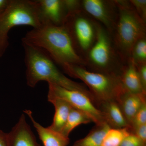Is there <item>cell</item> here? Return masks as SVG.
Wrapping results in <instances>:
<instances>
[{"instance_id": "6da1fadb", "label": "cell", "mask_w": 146, "mask_h": 146, "mask_svg": "<svg viewBox=\"0 0 146 146\" xmlns=\"http://www.w3.org/2000/svg\"><path fill=\"white\" fill-rule=\"evenodd\" d=\"M22 42L43 50L61 68L69 65L85 67L84 59L78 52L70 35L63 25L42 24L29 31Z\"/></svg>"}, {"instance_id": "7a4b0ae2", "label": "cell", "mask_w": 146, "mask_h": 146, "mask_svg": "<svg viewBox=\"0 0 146 146\" xmlns=\"http://www.w3.org/2000/svg\"><path fill=\"white\" fill-rule=\"evenodd\" d=\"M23 45L27 68V82L29 86L34 87L39 82L46 81L69 90L82 91L94 98L84 84L73 81L61 72L46 52L24 42Z\"/></svg>"}, {"instance_id": "3957f363", "label": "cell", "mask_w": 146, "mask_h": 146, "mask_svg": "<svg viewBox=\"0 0 146 146\" xmlns=\"http://www.w3.org/2000/svg\"><path fill=\"white\" fill-rule=\"evenodd\" d=\"M115 1L118 7V16L110 35L115 48L125 63L130 58L134 45L146 36V23L136 13L129 1Z\"/></svg>"}, {"instance_id": "277c9868", "label": "cell", "mask_w": 146, "mask_h": 146, "mask_svg": "<svg viewBox=\"0 0 146 146\" xmlns=\"http://www.w3.org/2000/svg\"><path fill=\"white\" fill-rule=\"evenodd\" d=\"M62 69L68 75L83 82L93 96L97 106L104 102H118L125 92L119 75L93 72L76 65H66Z\"/></svg>"}, {"instance_id": "5b68a950", "label": "cell", "mask_w": 146, "mask_h": 146, "mask_svg": "<svg viewBox=\"0 0 146 146\" xmlns=\"http://www.w3.org/2000/svg\"><path fill=\"white\" fill-rule=\"evenodd\" d=\"M84 61L85 68L89 70L119 75L125 64L115 48L111 35L99 23L96 41Z\"/></svg>"}, {"instance_id": "8992f818", "label": "cell", "mask_w": 146, "mask_h": 146, "mask_svg": "<svg viewBox=\"0 0 146 146\" xmlns=\"http://www.w3.org/2000/svg\"><path fill=\"white\" fill-rule=\"evenodd\" d=\"M41 25L35 1L11 0L5 10L0 15V57L8 48L11 29L21 25L35 29Z\"/></svg>"}, {"instance_id": "52a82bcc", "label": "cell", "mask_w": 146, "mask_h": 146, "mask_svg": "<svg viewBox=\"0 0 146 146\" xmlns=\"http://www.w3.org/2000/svg\"><path fill=\"white\" fill-rule=\"evenodd\" d=\"M99 23L82 9L68 13L63 26L78 52L84 58L96 39Z\"/></svg>"}, {"instance_id": "ba28073f", "label": "cell", "mask_w": 146, "mask_h": 146, "mask_svg": "<svg viewBox=\"0 0 146 146\" xmlns=\"http://www.w3.org/2000/svg\"><path fill=\"white\" fill-rule=\"evenodd\" d=\"M48 95L63 100L71 106L82 111L96 125L106 123L104 113L97 107L93 98L83 92L69 90L54 84L48 83Z\"/></svg>"}, {"instance_id": "9c48e42d", "label": "cell", "mask_w": 146, "mask_h": 146, "mask_svg": "<svg viewBox=\"0 0 146 146\" xmlns=\"http://www.w3.org/2000/svg\"><path fill=\"white\" fill-rule=\"evenodd\" d=\"M81 5L82 10L112 33L118 16L115 0H82Z\"/></svg>"}, {"instance_id": "30bf717a", "label": "cell", "mask_w": 146, "mask_h": 146, "mask_svg": "<svg viewBox=\"0 0 146 146\" xmlns=\"http://www.w3.org/2000/svg\"><path fill=\"white\" fill-rule=\"evenodd\" d=\"M36 8L41 24L63 25L68 13L63 0H36Z\"/></svg>"}, {"instance_id": "8fae6325", "label": "cell", "mask_w": 146, "mask_h": 146, "mask_svg": "<svg viewBox=\"0 0 146 146\" xmlns=\"http://www.w3.org/2000/svg\"><path fill=\"white\" fill-rule=\"evenodd\" d=\"M7 138L8 146H41L24 115H21L10 132L7 133Z\"/></svg>"}, {"instance_id": "7c38bea8", "label": "cell", "mask_w": 146, "mask_h": 146, "mask_svg": "<svg viewBox=\"0 0 146 146\" xmlns=\"http://www.w3.org/2000/svg\"><path fill=\"white\" fill-rule=\"evenodd\" d=\"M119 76L123 89L126 92L146 95L141 84L136 65L131 58H129L123 65Z\"/></svg>"}, {"instance_id": "4fadbf2b", "label": "cell", "mask_w": 146, "mask_h": 146, "mask_svg": "<svg viewBox=\"0 0 146 146\" xmlns=\"http://www.w3.org/2000/svg\"><path fill=\"white\" fill-rule=\"evenodd\" d=\"M97 107L104 113L106 123L112 128L131 127L117 102L110 101L100 103Z\"/></svg>"}, {"instance_id": "5bb4252c", "label": "cell", "mask_w": 146, "mask_h": 146, "mask_svg": "<svg viewBox=\"0 0 146 146\" xmlns=\"http://www.w3.org/2000/svg\"><path fill=\"white\" fill-rule=\"evenodd\" d=\"M31 120L40 140L44 146H67L70 143L69 137H65L59 132L45 127L37 122L33 117L31 110L24 111Z\"/></svg>"}, {"instance_id": "9a60e30c", "label": "cell", "mask_w": 146, "mask_h": 146, "mask_svg": "<svg viewBox=\"0 0 146 146\" xmlns=\"http://www.w3.org/2000/svg\"><path fill=\"white\" fill-rule=\"evenodd\" d=\"M146 96L145 94H134L125 91L120 97L118 103L130 126L137 112L146 102Z\"/></svg>"}, {"instance_id": "2e32d148", "label": "cell", "mask_w": 146, "mask_h": 146, "mask_svg": "<svg viewBox=\"0 0 146 146\" xmlns=\"http://www.w3.org/2000/svg\"><path fill=\"white\" fill-rule=\"evenodd\" d=\"M48 99L49 102L53 104L55 108L52 123L48 127L60 133L66 123L72 107L65 101L52 96L48 95Z\"/></svg>"}, {"instance_id": "e0dca14e", "label": "cell", "mask_w": 146, "mask_h": 146, "mask_svg": "<svg viewBox=\"0 0 146 146\" xmlns=\"http://www.w3.org/2000/svg\"><path fill=\"white\" fill-rule=\"evenodd\" d=\"M110 128L107 123L96 125L85 137L76 141L72 146H102L105 135Z\"/></svg>"}, {"instance_id": "ac0fdd59", "label": "cell", "mask_w": 146, "mask_h": 146, "mask_svg": "<svg viewBox=\"0 0 146 146\" xmlns=\"http://www.w3.org/2000/svg\"><path fill=\"white\" fill-rule=\"evenodd\" d=\"M90 118L84 112L72 108L64 127L60 133L65 137H69L73 129L81 124L92 122Z\"/></svg>"}, {"instance_id": "d6986e66", "label": "cell", "mask_w": 146, "mask_h": 146, "mask_svg": "<svg viewBox=\"0 0 146 146\" xmlns=\"http://www.w3.org/2000/svg\"><path fill=\"white\" fill-rule=\"evenodd\" d=\"M132 132L131 127L110 128L105 135L102 146H120L124 139Z\"/></svg>"}, {"instance_id": "ffe728a7", "label": "cell", "mask_w": 146, "mask_h": 146, "mask_svg": "<svg viewBox=\"0 0 146 146\" xmlns=\"http://www.w3.org/2000/svg\"><path fill=\"white\" fill-rule=\"evenodd\" d=\"M130 58L136 65L146 63V36L139 39L133 46Z\"/></svg>"}, {"instance_id": "44dd1931", "label": "cell", "mask_w": 146, "mask_h": 146, "mask_svg": "<svg viewBox=\"0 0 146 146\" xmlns=\"http://www.w3.org/2000/svg\"><path fill=\"white\" fill-rule=\"evenodd\" d=\"M146 124V102L144 103L137 112L131 122L132 131L136 128Z\"/></svg>"}, {"instance_id": "7402d4cb", "label": "cell", "mask_w": 146, "mask_h": 146, "mask_svg": "<svg viewBox=\"0 0 146 146\" xmlns=\"http://www.w3.org/2000/svg\"><path fill=\"white\" fill-rule=\"evenodd\" d=\"M129 2L139 17L146 23V0H130Z\"/></svg>"}, {"instance_id": "603a6c76", "label": "cell", "mask_w": 146, "mask_h": 146, "mask_svg": "<svg viewBox=\"0 0 146 146\" xmlns=\"http://www.w3.org/2000/svg\"><path fill=\"white\" fill-rule=\"evenodd\" d=\"M120 146H146V143L132 132L124 139Z\"/></svg>"}, {"instance_id": "cb8c5ba5", "label": "cell", "mask_w": 146, "mask_h": 146, "mask_svg": "<svg viewBox=\"0 0 146 146\" xmlns=\"http://www.w3.org/2000/svg\"><path fill=\"white\" fill-rule=\"evenodd\" d=\"M63 2L68 13L81 9V1L63 0Z\"/></svg>"}, {"instance_id": "d4e9b609", "label": "cell", "mask_w": 146, "mask_h": 146, "mask_svg": "<svg viewBox=\"0 0 146 146\" xmlns=\"http://www.w3.org/2000/svg\"><path fill=\"white\" fill-rule=\"evenodd\" d=\"M136 66L143 89L146 92V63Z\"/></svg>"}, {"instance_id": "484cf974", "label": "cell", "mask_w": 146, "mask_h": 146, "mask_svg": "<svg viewBox=\"0 0 146 146\" xmlns=\"http://www.w3.org/2000/svg\"><path fill=\"white\" fill-rule=\"evenodd\" d=\"M133 132L144 143H146V124L136 128Z\"/></svg>"}, {"instance_id": "4316f807", "label": "cell", "mask_w": 146, "mask_h": 146, "mask_svg": "<svg viewBox=\"0 0 146 146\" xmlns=\"http://www.w3.org/2000/svg\"><path fill=\"white\" fill-rule=\"evenodd\" d=\"M0 146H8L7 133L0 130Z\"/></svg>"}, {"instance_id": "83f0119b", "label": "cell", "mask_w": 146, "mask_h": 146, "mask_svg": "<svg viewBox=\"0 0 146 146\" xmlns=\"http://www.w3.org/2000/svg\"><path fill=\"white\" fill-rule=\"evenodd\" d=\"M10 1L11 0H0V15L5 10Z\"/></svg>"}]
</instances>
